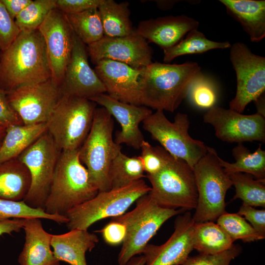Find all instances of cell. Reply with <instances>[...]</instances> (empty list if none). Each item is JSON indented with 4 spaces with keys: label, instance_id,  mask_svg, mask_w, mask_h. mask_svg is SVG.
<instances>
[{
    "label": "cell",
    "instance_id": "obj_1",
    "mask_svg": "<svg viewBox=\"0 0 265 265\" xmlns=\"http://www.w3.org/2000/svg\"><path fill=\"white\" fill-rule=\"evenodd\" d=\"M52 71L44 39L37 29L21 31L0 55V87L10 91L46 81Z\"/></svg>",
    "mask_w": 265,
    "mask_h": 265
},
{
    "label": "cell",
    "instance_id": "obj_2",
    "mask_svg": "<svg viewBox=\"0 0 265 265\" xmlns=\"http://www.w3.org/2000/svg\"><path fill=\"white\" fill-rule=\"evenodd\" d=\"M200 71L196 62H152L143 69L140 77L142 105L174 112L186 98L192 80Z\"/></svg>",
    "mask_w": 265,
    "mask_h": 265
},
{
    "label": "cell",
    "instance_id": "obj_3",
    "mask_svg": "<svg viewBox=\"0 0 265 265\" xmlns=\"http://www.w3.org/2000/svg\"><path fill=\"white\" fill-rule=\"evenodd\" d=\"M99 192L81 163L79 149L61 151L44 210L51 214L66 216L73 208Z\"/></svg>",
    "mask_w": 265,
    "mask_h": 265
},
{
    "label": "cell",
    "instance_id": "obj_4",
    "mask_svg": "<svg viewBox=\"0 0 265 265\" xmlns=\"http://www.w3.org/2000/svg\"><path fill=\"white\" fill-rule=\"evenodd\" d=\"M114 121L103 107L96 108L90 130L79 148V157L86 167L91 183L99 192L111 189L109 171L110 164L121 151L112 133Z\"/></svg>",
    "mask_w": 265,
    "mask_h": 265
},
{
    "label": "cell",
    "instance_id": "obj_5",
    "mask_svg": "<svg viewBox=\"0 0 265 265\" xmlns=\"http://www.w3.org/2000/svg\"><path fill=\"white\" fill-rule=\"evenodd\" d=\"M134 208L128 212L112 217L111 220L123 224L125 238L118 256L119 265H127L136 255H141L149 240L162 225L169 218L186 211L162 207L147 193L136 201Z\"/></svg>",
    "mask_w": 265,
    "mask_h": 265
},
{
    "label": "cell",
    "instance_id": "obj_6",
    "mask_svg": "<svg viewBox=\"0 0 265 265\" xmlns=\"http://www.w3.org/2000/svg\"><path fill=\"white\" fill-rule=\"evenodd\" d=\"M219 158L214 148L208 147L207 153L193 167L198 193L192 215L195 223L214 222L226 212L225 196L232 183Z\"/></svg>",
    "mask_w": 265,
    "mask_h": 265
},
{
    "label": "cell",
    "instance_id": "obj_7",
    "mask_svg": "<svg viewBox=\"0 0 265 265\" xmlns=\"http://www.w3.org/2000/svg\"><path fill=\"white\" fill-rule=\"evenodd\" d=\"M146 177L151 185L149 194L159 205L186 211L195 209L198 193L195 175L185 161L170 154L158 173Z\"/></svg>",
    "mask_w": 265,
    "mask_h": 265
},
{
    "label": "cell",
    "instance_id": "obj_8",
    "mask_svg": "<svg viewBox=\"0 0 265 265\" xmlns=\"http://www.w3.org/2000/svg\"><path fill=\"white\" fill-rule=\"evenodd\" d=\"M151 190V186L143 179H140L121 188L99 192L90 200L67 213V228L69 230H88L90 226L100 220L121 215Z\"/></svg>",
    "mask_w": 265,
    "mask_h": 265
},
{
    "label": "cell",
    "instance_id": "obj_9",
    "mask_svg": "<svg viewBox=\"0 0 265 265\" xmlns=\"http://www.w3.org/2000/svg\"><path fill=\"white\" fill-rule=\"evenodd\" d=\"M96 108L89 99L62 96L46 123L47 132L61 151L79 149L90 130Z\"/></svg>",
    "mask_w": 265,
    "mask_h": 265
},
{
    "label": "cell",
    "instance_id": "obj_10",
    "mask_svg": "<svg viewBox=\"0 0 265 265\" xmlns=\"http://www.w3.org/2000/svg\"><path fill=\"white\" fill-rule=\"evenodd\" d=\"M142 124L152 139L172 156L185 161L192 168L207 152L208 146L203 142L189 135L190 121L186 114L177 113L171 122L163 110H157Z\"/></svg>",
    "mask_w": 265,
    "mask_h": 265
},
{
    "label": "cell",
    "instance_id": "obj_11",
    "mask_svg": "<svg viewBox=\"0 0 265 265\" xmlns=\"http://www.w3.org/2000/svg\"><path fill=\"white\" fill-rule=\"evenodd\" d=\"M60 152L47 132L18 158L30 174V187L23 200L30 207L44 209Z\"/></svg>",
    "mask_w": 265,
    "mask_h": 265
},
{
    "label": "cell",
    "instance_id": "obj_12",
    "mask_svg": "<svg viewBox=\"0 0 265 265\" xmlns=\"http://www.w3.org/2000/svg\"><path fill=\"white\" fill-rule=\"evenodd\" d=\"M230 53L236 74L237 90L229 108L242 113L251 102H255L265 93V57L254 53L241 42L231 45Z\"/></svg>",
    "mask_w": 265,
    "mask_h": 265
},
{
    "label": "cell",
    "instance_id": "obj_13",
    "mask_svg": "<svg viewBox=\"0 0 265 265\" xmlns=\"http://www.w3.org/2000/svg\"><path fill=\"white\" fill-rule=\"evenodd\" d=\"M8 102L23 124L46 123L62 95L52 79L6 91Z\"/></svg>",
    "mask_w": 265,
    "mask_h": 265
},
{
    "label": "cell",
    "instance_id": "obj_14",
    "mask_svg": "<svg viewBox=\"0 0 265 265\" xmlns=\"http://www.w3.org/2000/svg\"><path fill=\"white\" fill-rule=\"evenodd\" d=\"M213 126L216 137L227 142L265 141V117L258 113L245 115L215 105L203 116Z\"/></svg>",
    "mask_w": 265,
    "mask_h": 265
},
{
    "label": "cell",
    "instance_id": "obj_15",
    "mask_svg": "<svg viewBox=\"0 0 265 265\" xmlns=\"http://www.w3.org/2000/svg\"><path fill=\"white\" fill-rule=\"evenodd\" d=\"M38 30L45 41L52 79L59 86L71 58L74 33L66 15L57 8L49 13Z\"/></svg>",
    "mask_w": 265,
    "mask_h": 265
},
{
    "label": "cell",
    "instance_id": "obj_16",
    "mask_svg": "<svg viewBox=\"0 0 265 265\" xmlns=\"http://www.w3.org/2000/svg\"><path fill=\"white\" fill-rule=\"evenodd\" d=\"M88 54L95 64L107 59L141 69L152 62L153 51L149 43L135 30L120 37L104 36L87 47Z\"/></svg>",
    "mask_w": 265,
    "mask_h": 265
},
{
    "label": "cell",
    "instance_id": "obj_17",
    "mask_svg": "<svg viewBox=\"0 0 265 265\" xmlns=\"http://www.w3.org/2000/svg\"><path fill=\"white\" fill-rule=\"evenodd\" d=\"M86 45L75 34L71 58L59 86L62 96L89 100L106 92L104 84L90 67Z\"/></svg>",
    "mask_w": 265,
    "mask_h": 265
},
{
    "label": "cell",
    "instance_id": "obj_18",
    "mask_svg": "<svg viewBox=\"0 0 265 265\" xmlns=\"http://www.w3.org/2000/svg\"><path fill=\"white\" fill-rule=\"evenodd\" d=\"M195 222L189 212L178 214L174 231L160 245L148 244L142 254L146 265H182L193 249L192 236Z\"/></svg>",
    "mask_w": 265,
    "mask_h": 265
},
{
    "label": "cell",
    "instance_id": "obj_19",
    "mask_svg": "<svg viewBox=\"0 0 265 265\" xmlns=\"http://www.w3.org/2000/svg\"><path fill=\"white\" fill-rule=\"evenodd\" d=\"M94 71L111 97L136 106L141 103L140 79L143 69L104 59L95 64Z\"/></svg>",
    "mask_w": 265,
    "mask_h": 265
},
{
    "label": "cell",
    "instance_id": "obj_20",
    "mask_svg": "<svg viewBox=\"0 0 265 265\" xmlns=\"http://www.w3.org/2000/svg\"><path fill=\"white\" fill-rule=\"evenodd\" d=\"M90 100L106 108L118 122L121 130L116 132L115 143H124L134 149H140L144 136L139 124L153 112L148 107L119 101L105 93L91 98Z\"/></svg>",
    "mask_w": 265,
    "mask_h": 265
},
{
    "label": "cell",
    "instance_id": "obj_21",
    "mask_svg": "<svg viewBox=\"0 0 265 265\" xmlns=\"http://www.w3.org/2000/svg\"><path fill=\"white\" fill-rule=\"evenodd\" d=\"M199 25L198 21L186 15H171L142 21L135 29L148 43L164 50L177 44Z\"/></svg>",
    "mask_w": 265,
    "mask_h": 265
},
{
    "label": "cell",
    "instance_id": "obj_22",
    "mask_svg": "<svg viewBox=\"0 0 265 265\" xmlns=\"http://www.w3.org/2000/svg\"><path fill=\"white\" fill-rule=\"evenodd\" d=\"M41 218H24L25 241L18 261L20 265H60L51 249L52 234L43 228Z\"/></svg>",
    "mask_w": 265,
    "mask_h": 265
},
{
    "label": "cell",
    "instance_id": "obj_23",
    "mask_svg": "<svg viewBox=\"0 0 265 265\" xmlns=\"http://www.w3.org/2000/svg\"><path fill=\"white\" fill-rule=\"evenodd\" d=\"M98 236L88 230L73 229L60 235H52L51 246L55 257L70 265H87L85 254L99 242Z\"/></svg>",
    "mask_w": 265,
    "mask_h": 265
},
{
    "label": "cell",
    "instance_id": "obj_24",
    "mask_svg": "<svg viewBox=\"0 0 265 265\" xmlns=\"http://www.w3.org/2000/svg\"><path fill=\"white\" fill-rule=\"evenodd\" d=\"M227 13L238 22L253 42L265 37V0H220Z\"/></svg>",
    "mask_w": 265,
    "mask_h": 265
},
{
    "label": "cell",
    "instance_id": "obj_25",
    "mask_svg": "<svg viewBox=\"0 0 265 265\" xmlns=\"http://www.w3.org/2000/svg\"><path fill=\"white\" fill-rule=\"evenodd\" d=\"M30 185L29 170L18 158L0 162V199L23 201Z\"/></svg>",
    "mask_w": 265,
    "mask_h": 265
},
{
    "label": "cell",
    "instance_id": "obj_26",
    "mask_svg": "<svg viewBox=\"0 0 265 265\" xmlns=\"http://www.w3.org/2000/svg\"><path fill=\"white\" fill-rule=\"evenodd\" d=\"M47 132L46 123L8 127L0 148V162L18 158Z\"/></svg>",
    "mask_w": 265,
    "mask_h": 265
},
{
    "label": "cell",
    "instance_id": "obj_27",
    "mask_svg": "<svg viewBox=\"0 0 265 265\" xmlns=\"http://www.w3.org/2000/svg\"><path fill=\"white\" fill-rule=\"evenodd\" d=\"M129 2L118 3L113 0H102L98 7L103 24L104 36L128 35L134 30L130 19Z\"/></svg>",
    "mask_w": 265,
    "mask_h": 265
},
{
    "label": "cell",
    "instance_id": "obj_28",
    "mask_svg": "<svg viewBox=\"0 0 265 265\" xmlns=\"http://www.w3.org/2000/svg\"><path fill=\"white\" fill-rule=\"evenodd\" d=\"M235 162L230 163L219 158V161L224 171L228 175L244 173L258 180L265 179V151L261 145L253 153L242 143H238L232 151Z\"/></svg>",
    "mask_w": 265,
    "mask_h": 265
},
{
    "label": "cell",
    "instance_id": "obj_29",
    "mask_svg": "<svg viewBox=\"0 0 265 265\" xmlns=\"http://www.w3.org/2000/svg\"><path fill=\"white\" fill-rule=\"evenodd\" d=\"M233 241L227 233L213 221L195 223L192 243L199 254L214 255L230 248Z\"/></svg>",
    "mask_w": 265,
    "mask_h": 265
},
{
    "label": "cell",
    "instance_id": "obj_30",
    "mask_svg": "<svg viewBox=\"0 0 265 265\" xmlns=\"http://www.w3.org/2000/svg\"><path fill=\"white\" fill-rule=\"evenodd\" d=\"M229 41L217 42L208 39L202 32L193 29L174 46L163 50V61L168 63L175 58L186 54H200L215 49L230 48Z\"/></svg>",
    "mask_w": 265,
    "mask_h": 265
},
{
    "label": "cell",
    "instance_id": "obj_31",
    "mask_svg": "<svg viewBox=\"0 0 265 265\" xmlns=\"http://www.w3.org/2000/svg\"><path fill=\"white\" fill-rule=\"evenodd\" d=\"M74 34L85 44L90 45L104 37V31L98 8L66 15Z\"/></svg>",
    "mask_w": 265,
    "mask_h": 265
},
{
    "label": "cell",
    "instance_id": "obj_32",
    "mask_svg": "<svg viewBox=\"0 0 265 265\" xmlns=\"http://www.w3.org/2000/svg\"><path fill=\"white\" fill-rule=\"evenodd\" d=\"M109 176L111 189L125 186L146 177L140 157H130L122 151L112 160Z\"/></svg>",
    "mask_w": 265,
    "mask_h": 265
},
{
    "label": "cell",
    "instance_id": "obj_33",
    "mask_svg": "<svg viewBox=\"0 0 265 265\" xmlns=\"http://www.w3.org/2000/svg\"><path fill=\"white\" fill-rule=\"evenodd\" d=\"M229 177L235 188L233 200L239 198L243 205L265 208V179H256L243 173H235Z\"/></svg>",
    "mask_w": 265,
    "mask_h": 265
},
{
    "label": "cell",
    "instance_id": "obj_34",
    "mask_svg": "<svg viewBox=\"0 0 265 265\" xmlns=\"http://www.w3.org/2000/svg\"><path fill=\"white\" fill-rule=\"evenodd\" d=\"M218 91L212 79L200 71L192 80L186 98L197 108L207 109L214 106L217 102Z\"/></svg>",
    "mask_w": 265,
    "mask_h": 265
},
{
    "label": "cell",
    "instance_id": "obj_35",
    "mask_svg": "<svg viewBox=\"0 0 265 265\" xmlns=\"http://www.w3.org/2000/svg\"><path fill=\"white\" fill-rule=\"evenodd\" d=\"M28 218L51 220L59 224H66L68 221L66 216L47 213L43 209L30 207L23 200L14 201L0 199V221L10 218Z\"/></svg>",
    "mask_w": 265,
    "mask_h": 265
},
{
    "label": "cell",
    "instance_id": "obj_36",
    "mask_svg": "<svg viewBox=\"0 0 265 265\" xmlns=\"http://www.w3.org/2000/svg\"><path fill=\"white\" fill-rule=\"evenodd\" d=\"M56 8V0H35L16 17L15 22L21 31L38 29L49 13Z\"/></svg>",
    "mask_w": 265,
    "mask_h": 265
},
{
    "label": "cell",
    "instance_id": "obj_37",
    "mask_svg": "<svg viewBox=\"0 0 265 265\" xmlns=\"http://www.w3.org/2000/svg\"><path fill=\"white\" fill-rule=\"evenodd\" d=\"M216 221V223L227 233L233 242L240 239L244 242H249L265 238L238 213L226 212L220 215Z\"/></svg>",
    "mask_w": 265,
    "mask_h": 265
},
{
    "label": "cell",
    "instance_id": "obj_38",
    "mask_svg": "<svg viewBox=\"0 0 265 265\" xmlns=\"http://www.w3.org/2000/svg\"><path fill=\"white\" fill-rule=\"evenodd\" d=\"M140 149L141 154L139 157L146 175L158 173L163 167L170 155L162 147L153 146L145 140L142 142Z\"/></svg>",
    "mask_w": 265,
    "mask_h": 265
},
{
    "label": "cell",
    "instance_id": "obj_39",
    "mask_svg": "<svg viewBox=\"0 0 265 265\" xmlns=\"http://www.w3.org/2000/svg\"><path fill=\"white\" fill-rule=\"evenodd\" d=\"M242 252L241 246L233 244L228 250L214 255L199 254L188 256L182 265H230Z\"/></svg>",
    "mask_w": 265,
    "mask_h": 265
},
{
    "label": "cell",
    "instance_id": "obj_40",
    "mask_svg": "<svg viewBox=\"0 0 265 265\" xmlns=\"http://www.w3.org/2000/svg\"><path fill=\"white\" fill-rule=\"evenodd\" d=\"M21 31L0 0V50H5Z\"/></svg>",
    "mask_w": 265,
    "mask_h": 265
},
{
    "label": "cell",
    "instance_id": "obj_41",
    "mask_svg": "<svg viewBox=\"0 0 265 265\" xmlns=\"http://www.w3.org/2000/svg\"><path fill=\"white\" fill-rule=\"evenodd\" d=\"M22 124L21 119L8 102L6 91L0 87V128Z\"/></svg>",
    "mask_w": 265,
    "mask_h": 265
},
{
    "label": "cell",
    "instance_id": "obj_42",
    "mask_svg": "<svg viewBox=\"0 0 265 265\" xmlns=\"http://www.w3.org/2000/svg\"><path fill=\"white\" fill-rule=\"evenodd\" d=\"M100 232L107 244L116 246L122 244L125 238L126 229L125 225L119 222L111 220Z\"/></svg>",
    "mask_w": 265,
    "mask_h": 265
},
{
    "label": "cell",
    "instance_id": "obj_43",
    "mask_svg": "<svg viewBox=\"0 0 265 265\" xmlns=\"http://www.w3.org/2000/svg\"><path fill=\"white\" fill-rule=\"evenodd\" d=\"M238 213L244 216L252 227L261 236L265 238V210H258L253 207L243 205Z\"/></svg>",
    "mask_w": 265,
    "mask_h": 265
},
{
    "label": "cell",
    "instance_id": "obj_44",
    "mask_svg": "<svg viewBox=\"0 0 265 265\" xmlns=\"http://www.w3.org/2000/svg\"><path fill=\"white\" fill-rule=\"evenodd\" d=\"M102 0H56V8L65 15L98 8Z\"/></svg>",
    "mask_w": 265,
    "mask_h": 265
},
{
    "label": "cell",
    "instance_id": "obj_45",
    "mask_svg": "<svg viewBox=\"0 0 265 265\" xmlns=\"http://www.w3.org/2000/svg\"><path fill=\"white\" fill-rule=\"evenodd\" d=\"M11 17L15 20L19 14L32 0H0Z\"/></svg>",
    "mask_w": 265,
    "mask_h": 265
},
{
    "label": "cell",
    "instance_id": "obj_46",
    "mask_svg": "<svg viewBox=\"0 0 265 265\" xmlns=\"http://www.w3.org/2000/svg\"><path fill=\"white\" fill-rule=\"evenodd\" d=\"M24 218H13L0 221V236L19 232L23 228Z\"/></svg>",
    "mask_w": 265,
    "mask_h": 265
},
{
    "label": "cell",
    "instance_id": "obj_47",
    "mask_svg": "<svg viewBox=\"0 0 265 265\" xmlns=\"http://www.w3.org/2000/svg\"><path fill=\"white\" fill-rule=\"evenodd\" d=\"M257 109V113L265 117V97L262 95L255 102Z\"/></svg>",
    "mask_w": 265,
    "mask_h": 265
},
{
    "label": "cell",
    "instance_id": "obj_48",
    "mask_svg": "<svg viewBox=\"0 0 265 265\" xmlns=\"http://www.w3.org/2000/svg\"><path fill=\"white\" fill-rule=\"evenodd\" d=\"M145 259L143 255L135 256L132 258L128 262L127 265H145Z\"/></svg>",
    "mask_w": 265,
    "mask_h": 265
},
{
    "label": "cell",
    "instance_id": "obj_49",
    "mask_svg": "<svg viewBox=\"0 0 265 265\" xmlns=\"http://www.w3.org/2000/svg\"><path fill=\"white\" fill-rule=\"evenodd\" d=\"M176 1L174 0H157L156 2L159 8L166 9L171 8Z\"/></svg>",
    "mask_w": 265,
    "mask_h": 265
},
{
    "label": "cell",
    "instance_id": "obj_50",
    "mask_svg": "<svg viewBox=\"0 0 265 265\" xmlns=\"http://www.w3.org/2000/svg\"><path fill=\"white\" fill-rule=\"evenodd\" d=\"M6 128H0V136L4 135L5 133Z\"/></svg>",
    "mask_w": 265,
    "mask_h": 265
},
{
    "label": "cell",
    "instance_id": "obj_51",
    "mask_svg": "<svg viewBox=\"0 0 265 265\" xmlns=\"http://www.w3.org/2000/svg\"><path fill=\"white\" fill-rule=\"evenodd\" d=\"M4 136V135L0 136V148L2 142V140H3Z\"/></svg>",
    "mask_w": 265,
    "mask_h": 265
},
{
    "label": "cell",
    "instance_id": "obj_52",
    "mask_svg": "<svg viewBox=\"0 0 265 265\" xmlns=\"http://www.w3.org/2000/svg\"></svg>",
    "mask_w": 265,
    "mask_h": 265
}]
</instances>
